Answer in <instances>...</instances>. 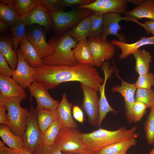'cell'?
I'll return each instance as SVG.
<instances>
[{"instance_id":"obj_1","label":"cell","mask_w":154,"mask_h":154,"mask_svg":"<svg viewBox=\"0 0 154 154\" xmlns=\"http://www.w3.org/2000/svg\"><path fill=\"white\" fill-rule=\"evenodd\" d=\"M34 69L35 81L48 89H54L64 82L77 81L97 92L104 80L94 66L89 64L79 63L72 66L43 64Z\"/></svg>"},{"instance_id":"obj_2","label":"cell","mask_w":154,"mask_h":154,"mask_svg":"<svg viewBox=\"0 0 154 154\" xmlns=\"http://www.w3.org/2000/svg\"><path fill=\"white\" fill-rule=\"evenodd\" d=\"M137 128L135 126L127 129L124 126L117 130L110 131L99 128L90 133H82V141L87 147L86 152L94 154L110 145L127 139L136 138L139 135L135 132Z\"/></svg>"},{"instance_id":"obj_3","label":"cell","mask_w":154,"mask_h":154,"mask_svg":"<svg viewBox=\"0 0 154 154\" xmlns=\"http://www.w3.org/2000/svg\"><path fill=\"white\" fill-rule=\"evenodd\" d=\"M48 42L53 48L54 52L50 56L42 59L43 64L72 66L79 63L73 50L77 42L70 37L69 31L59 37H53Z\"/></svg>"},{"instance_id":"obj_4","label":"cell","mask_w":154,"mask_h":154,"mask_svg":"<svg viewBox=\"0 0 154 154\" xmlns=\"http://www.w3.org/2000/svg\"><path fill=\"white\" fill-rule=\"evenodd\" d=\"M23 100L18 97L8 98L0 95V105H4L7 111L9 122L8 126L15 135L23 137L28 120L29 110L23 108L20 103Z\"/></svg>"},{"instance_id":"obj_5","label":"cell","mask_w":154,"mask_h":154,"mask_svg":"<svg viewBox=\"0 0 154 154\" xmlns=\"http://www.w3.org/2000/svg\"><path fill=\"white\" fill-rule=\"evenodd\" d=\"M92 10L73 7L69 11H50L52 17L53 37H59L73 28L92 13Z\"/></svg>"},{"instance_id":"obj_6","label":"cell","mask_w":154,"mask_h":154,"mask_svg":"<svg viewBox=\"0 0 154 154\" xmlns=\"http://www.w3.org/2000/svg\"><path fill=\"white\" fill-rule=\"evenodd\" d=\"M81 132L76 128L64 127L60 131L54 143L61 151L76 153L86 152L87 147L82 141Z\"/></svg>"},{"instance_id":"obj_7","label":"cell","mask_w":154,"mask_h":154,"mask_svg":"<svg viewBox=\"0 0 154 154\" xmlns=\"http://www.w3.org/2000/svg\"><path fill=\"white\" fill-rule=\"evenodd\" d=\"M143 0H96L92 3L83 5H77L79 8L93 11L97 15H103L108 12L123 14L127 11L129 3L139 5Z\"/></svg>"},{"instance_id":"obj_8","label":"cell","mask_w":154,"mask_h":154,"mask_svg":"<svg viewBox=\"0 0 154 154\" xmlns=\"http://www.w3.org/2000/svg\"><path fill=\"white\" fill-rule=\"evenodd\" d=\"M121 20L132 21L140 25L145 29L146 28L144 23L139 22L135 17L130 15L123 17L117 13L108 12L104 14L103 29L100 37L101 40L103 41H107L108 37L110 35H113L118 37V40L125 42V35L118 33L121 29L119 23Z\"/></svg>"},{"instance_id":"obj_9","label":"cell","mask_w":154,"mask_h":154,"mask_svg":"<svg viewBox=\"0 0 154 154\" xmlns=\"http://www.w3.org/2000/svg\"><path fill=\"white\" fill-rule=\"evenodd\" d=\"M30 104L28 120L23 139L26 147L32 153L42 140L43 134L40 131L37 119V112L33 99L29 96Z\"/></svg>"},{"instance_id":"obj_10","label":"cell","mask_w":154,"mask_h":154,"mask_svg":"<svg viewBox=\"0 0 154 154\" xmlns=\"http://www.w3.org/2000/svg\"><path fill=\"white\" fill-rule=\"evenodd\" d=\"M26 27L37 24L44 27L46 31H52L53 23L50 11L39 2L29 12L21 17Z\"/></svg>"},{"instance_id":"obj_11","label":"cell","mask_w":154,"mask_h":154,"mask_svg":"<svg viewBox=\"0 0 154 154\" xmlns=\"http://www.w3.org/2000/svg\"><path fill=\"white\" fill-rule=\"evenodd\" d=\"M87 40L93 59L94 66H102L105 61L112 58L115 46L110 42L103 41L100 37L88 38Z\"/></svg>"},{"instance_id":"obj_12","label":"cell","mask_w":154,"mask_h":154,"mask_svg":"<svg viewBox=\"0 0 154 154\" xmlns=\"http://www.w3.org/2000/svg\"><path fill=\"white\" fill-rule=\"evenodd\" d=\"M46 31L42 27L32 25L27 29V37L42 59L54 52L52 47L46 40Z\"/></svg>"},{"instance_id":"obj_13","label":"cell","mask_w":154,"mask_h":154,"mask_svg":"<svg viewBox=\"0 0 154 154\" xmlns=\"http://www.w3.org/2000/svg\"><path fill=\"white\" fill-rule=\"evenodd\" d=\"M83 94L82 108L88 117L89 124L93 126L97 125L99 110V97L97 92L87 85L81 83Z\"/></svg>"},{"instance_id":"obj_14","label":"cell","mask_w":154,"mask_h":154,"mask_svg":"<svg viewBox=\"0 0 154 154\" xmlns=\"http://www.w3.org/2000/svg\"><path fill=\"white\" fill-rule=\"evenodd\" d=\"M28 88L30 97H34L36 100L37 106L36 108L47 110L57 109L60 102L50 96L48 89L44 85L34 81Z\"/></svg>"},{"instance_id":"obj_15","label":"cell","mask_w":154,"mask_h":154,"mask_svg":"<svg viewBox=\"0 0 154 154\" xmlns=\"http://www.w3.org/2000/svg\"><path fill=\"white\" fill-rule=\"evenodd\" d=\"M16 51L18 63L12 77L20 86L25 89L35 81V69L26 62L19 48Z\"/></svg>"},{"instance_id":"obj_16","label":"cell","mask_w":154,"mask_h":154,"mask_svg":"<svg viewBox=\"0 0 154 154\" xmlns=\"http://www.w3.org/2000/svg\"><path fill=\"white\" fill-rule=\"evenodd\" d=\"M102 70L104 73V80L103 84L100 85L99 87L100 98L99 101V117L97 125V127L99 128H100L101 123L108 113L112 112L114 113H116L118 112L109 105L105 94L106 82L108 79L112 76V74L114 71V69L106 66L102 67Z\"/></svg>"},{"instance_id":"obj_17","label":"cell","mask_w":154,"mask_h":154,"mask_svg":"<svg viewBox=\"0 0 154 154\" xmlns=\"http://www.w3.org/2000/svg\"><path fill=\"white\" fill-rule=\"evenodd\" d=\"M0 95L6 98L18 97L23 100L27 98L26 92L13 78L1 74Z\"/></svg>"},{"instance_id":"obj_18","label":"cell","mask_w":154,"mask_h":154,"mask_svg":"<svg viewBox=\"0 0 154 154\" xmlns=\"http://www.w3.org/2000/svg\"><path fill=\"white\" fill-rule=\"evenodd\" d=\"M109 41L115 46L121 49V52L119 55V58L120 59L123 60L143 46L154 45V36L150 37L143 36L138 41L131 44L114 39Z\"/></svg>"},{"instance_id":"obj_19","label":"cell","mask_w":154,"mask_h":154,"mask_svg":"<svg viewBox=\"0 0 154 154\" xmlns=\"http://www.w3.org/2000/svg\"><path fill=\"white\" fill-rule=\"evenodd\" d=\"M116 74L120 79L121 85L113 87L111 91L113 92H119L123 97L125 101V108L126 110L125 115L126 116L130 112L135 102V94L137 89L134 83H128L122 79L118 75Z\"/></svg>"},{"instance_id":"obj_20","label":"cell","mask_w":154,"mask_h":154,"mask_svg":"<svg viewBox=\"0 0 154 154\" xmlns=\"http://www.w3.org/2000/svg\"><path fill=\"white\" fill-rule=\"evenodd\" d=\"M0 52L11 69L14 70L17 66L18 58L17 52L14 50L12 44L11 33L0 35Z\"/></svg>"},{"instance_id":"obj_21","label":"cell","mask_w":154,"mask_h":154,"mask_svg":"<svg viewBox=\"0 0 154 154\" xmlns=\"http://www.w3.org/2000/svg\"><path fill=\"white\" fill-rule=\"evenodd\" d=\"M19 49L28 64L32 67L38 68L43 64L42 59L27 37L24 38L19 43Z\"/></svg>"},{"instance_id":"obj_22","label":"cell","mask_w":154,"mask_h":154,"mask_svg":"<svg viewBox=\"0 0 154 154\" xmlns=\"http://www.w3.org/2000/svg\"><path fill=\"white\" fill-rule=\"evenodd\" d=\"M72 105V104L68 101L66 93H64L57 110L58 119L64 127L76 128L78 127L72 116L71 109Z\"/></svg>"},{"instance_id":"obj_23","label":"cell","mask_w":154,"mask_h":154,"mask_svg":"<svg viewBox=\"0 0 154 154\" xmlns=\"http://www.w3.org/2000/svg\"><path fill=\"white\" fill-rule=\"evenodd\" d=\"M0 136L3 142L11 149L19 150L26 147L23 138L14 134L5 124H0Z\"/></svg>"},{"instance_id":"obj_24","label":"cell","mask_w":154,"mask_h":154,"mask_svg":"<svg viewBox=\"0 0 154 154\" xmlns=\"http://www.w3.org/2000/svg\"><path fill=\"white\" fill-rule=\"evenodd\" d=\"M135 17L138 19L146 18L154 21V0H145L131 11L123 14Z\"/></svg>"},{"instance_id":"obj_25","label":"cell","mask_w":154,"mask_h":154,"mask_svg":"<svg viewBox=\"0 0 154 154\" xmlns=\"http://www.w3.org/2000/svg\"><path fill=\"white\" fill-rule=\"evenodd\" d=\"M135 60V69L139 75L149 72L150 63L152 61L151 53L145 49H138L132 54Z\"/></svg>"},{"instance_id":"obj_26","label":"cell","mask_w":154,"mask_h":154,"mask_svg":"<svg viewBox=\"0 0 154 154\" xmlns=\"http://www.w3.org/2000/svg\"><path fill=\"white\" fill-rule=\"evenodd\" d=\"M40 130L44 134L53 122L58 118L57 109L47 110L35 108Z\"/></svg>"},{"instance_id":"obj_27","label":"cell","mask_w":154,"mask_h":154,"mask_svg":"<svg viewBox=\"0 0 154 154\" xmlns=\"http://www.w3.org/2000/svg\"><path fill=\"white\" fill-rule=\"evenodd\" d=\"M135 139H127L110 145L102 148L97 153L98 154H126L130 147L136 145Z\"/></svg>"},{"instance_id":"obj_28","label":"cell","mask_w":154,"mask_h":154,"mask_svg":"<svg viewBox=\"0 0 154 154\" xmlns=\"http://www.w3.org/2000/svg\"><path fill=\"white\" fill-rule=\"evenodd\" d=\"M73 50L79 63L93 65V59L86 38H82L77 42Z\"/></svg>"},{"instance_id":"obj_29","label":"cell","mask_w":154,"mask_h":154,"mask_svg":"<svg viewBox=\"0 0 154 154\" xmlns=\"http://www.w3.org/2000/svg\"><path fill=\"white\" fill-rule=\"evenodd\" d=\"M92 21L90 16L81 21L69 31L70 36L78 42L84 38L89 36L91 30Z\"/></svg>"},{"instance_id":"obj_30","label":"cell","mask_w":154,"mask_h":154,"mask_svg":"<svg viewBox=\"0 0 154 154\" xmlns=\"http://www.w3.org/2000/svg\"><path fill=\"white\" fill-rule=\"evenodd\" d=\"M13 5L0 3V19L9 25L11 27L14 25L21 19Z\"/></svg>"},{"instance_id":"obj_31","label":"cell","mask_w":154,"mask_h":154,"mask_svg":"<svg viewBox=\"0 0 154 154\" xmlns=\"http://www.w3.org/2000/svg\"><path fill=\"white\" fill-rule=\"evenodd\" d=\"M26 27L20 19L13 26L11 27V35L12 44L14 50L18 48L19 44L25 37H27Z\"/></svg>"},{"instance_id":"obj_32","label":"cell","mask_w":154,"mask_h":154,"mask_svg":"<svg viewBox=\"0 0 154 154\" xmlns=\"http://www.w3.org/2000/svg\"><path fill=\"white\" fill-rule=\"evenodd\" d=\"M64 127L58 118L52 123L43 134V141L47 145L54 144L61 129Z\"/></svg>"},{"instance_id":"obj_33","label":"cell","mask_w":154,"mask_h":154,"mask_svg":"<svg viewBox=\"0 0 154 154\" xmlns=\"http://www.w3.org/2000/svg\"><path fill=\"white\" fill-rule=\"evenodd\" d=\"M147 108L144 103L140 101H135L130 112L126 116V119L130 123L140 121L146 113Z\"/></svg>"},{"instance_id":"obj_34","label":"cell","mask_w":154,"mask_h":154,"mask_svg":"<svg viewBox=\"0 0 154 154\" xmlns=\"http://www.w3.org/2000/svg\"><path fill=\"white\" fill-rule=\"evenodd\" d=\"M135 100V101H140L144 103L150 108L154 107V89H137Z\"/></svg>"},{"instance_id":"obj_35","label":"cell","mask_w":154,"mask_h":154,"mask_svg":"<svg viewBox=\"0 0 154 154\" xmlns=\"http://www.w3.org/2000/svg\"><path fill=\"white\" fill-rule=\"evenodd\" d=\"M90 17L92 28L88 38L100 37L103 29L104 14L97 15L93 12Z\"/></svg>"},{"instance_id":"obj_36","label":"cell","mask_w":154,"mask_h":154,"mask_svg":"<svg viewBox=\"0 0 154 154\" xmlns=\"http://www.w3.org/2000/svg\"><path fill=\"white\" fill-rule=\"evenodd\" d=\"M150 109V112L145 122L144 129L147 142L152 145L154 143V107Z\"/></svg>"},{"instance_id":"obj_37","label":"cell","mask_w":154,"mask_h":154,"mask_svg":"<svg viewBox=\"0 0 154 154\" xmlns=\"http://www.w3.org/2000/svg\"><path fill=\"white\" fill-rule=\"evenodd\" d=\"M39 0H14V6L17 14L22 17L31 11Z\"/></svg>"},{"instance_id":"obj_38","label":"cell","mask_w":154,"mask_h":154,"mask_svg":"<svg viewBox=\"0 0 154 154\" xmlns=\"http://www.w3.org/2000/svg\"><path fill=\"white\" fill-rule=\"evenodd\" d=\"M33 154H62L60 147L54 143L51 145H45L42 140L35 149Z\"/></svg>"},{"instance_id":"obj_39","label":"cell","mask_w":154,"mask_h":154,"mask_svg":"<svg viewBox=\"0 0 154 154\" xmlns=\"http://www.w3.org/2000/svg\"><path fill=\"white\" fill-rule=\"evenodd\" d=\"M134 84L137 89H151V87L154 86V74L152 72H149L144 75H139Z\"/></svg>"},{"instance_id":"obj_40","label":"cell","mask_w":154,"mask_h":154,"mask_svg":"<svg viewBox=\"0 0 154 154\" xmlns=\"http://www.w3.org/2000/svg\"><path fill=\"white\" fill-rule=\"evenodd\" d=\"M50 11H65L66 8L61 0H39Z\"/></svg>"},{"instance_id":"obj_41","label":"cell","mask_w":154,"mask_h":154,"mask_svg":"<svg viewBox=\"0 0 154 154\" xmlns=\"http://www.w3.org/2000/svg\"><path fill=\"white\" fill-rule=\"evenodd\" d=\"M8 64L4 56L0 52V74L8 77L12 76L14 70L9 67Z\"/></svg>"},{"instance_id":"obj_42","label":"cell","mask_w":154,"mask_h":154,"mask_svg":"<svg viewBox=\"0 0 154 154\" xmlns=\"http://www.w3.org/2000/svg\"><path fill=\"white\" fill-rule=\"evenodd\" d=\"M65 7H71L75 5H83L91 4L95 0H61Z\"/></svg>"},{"instance_id":"obj_43","label":"cell","mask_w":154,"mask_h":154,"mask_svg":"<svg viewBox=\"0 0 154 154\" xmlns=\"http://www.w3.org/2000/svg\"><path fill=\"white\" fill-rule=\"evenodd\" d=\"M73 114L74 117L76 120L81 123L83 122V114L80 108L78 106L75 105L73 106Z\"/></svg>"},{"instance_id":"obj_44","label":"cell","mask_w":154,"mask_h":154,"mask_svg":"<svg viewBox=\"0 0 154 154\" xmlns=\"http://www.w3.org/2000/svg\"><path fill=\"white\" fill-rule=\"evenodd\" d=\"M6 108L4 105H0V123L8 126L9 122L6 113Z\"/></svg>"},{"instance_id":"obj_45","label":"cell","mask_w":154,"mask_h":154,"mask_svg":"<svg viewBox=\"0 0 154 154\" xmlns=\"http://www.w3.org/2000/svg\"><path fill=\"white\" fill-rule=\"evenodd\" d=\"M11 27L7 23L0 20V33L2 34H7L11 32Z\"/></svg>"},{"instance_id":"obj_46","label":"cell","mask_w":154,"mask_h":154,"mask_svg":"<svg viewBox=\"0 0 154 154\" xmlns=\"http://www.w3.org/2000/svg\"><path fill=\"white\" fill-rule=\"evenodd\" d=\"M144 23L147 28V34L149 35L151 33L153 36H154V21H146Z\"/></svg>"},{"instance_id":"obj_47","label":"cell","mask_w":154,"mask_h":154,"mask_svg":"<svg viewBox=\"0 0 154 154\" xmlns=\"http://www.w3.org/2000/svg\"><path fill=\"white\" fill-rule=\"evenodd\" d=\"M0 154H16L13 149L6 147L5 145L0 146Z\"/></svg>"},{"instance_id":"obj_48","label":"cell","mask_w":154,"mask_h":154,"mask_svg":"<svg viewBox=\"0 0 154 154\" xmlns=\"http://www.w3.org/2000/svg\"><path fill=\"white\" fill-rule=\"evenodd\" d=\"M13 150L16 154H33V153L27 147L19 150H15L14 149H13Z\"/></svg>"},{"instance_id":"obj_49","label":"cell","mask_w":154,"mask_h":154,"mask_svg":"<svg viewBox=\"0 0 154 154\" xmlns=\"http://www.w3.org/2000/svg\"><path fill=\"white\" fill-rule=\"evenodd\" d=\"M0 3L8 5H13L14 0H0Z\"/></svg>"},{"instance_id":"obj_50","label":"cell","mask_w":154,"mask_h":154,"mask_svg":"<svg viewBox=\"0 0 154 154\" xmlns=\"http://www.w3.org/2000/svg\"><path fill=\"white\" fill-rule=\"evenodd\" d=\"M62 154H89L86 152L81 153H76L62 151Z\"/></svg>"},{"instance_id":"obj_51","label":"cell","mask_w":154,"mask_h":154,"mask_svg":"<svg viewBox=\"0 0 154 154\" xmlns=\"http://www.w3.org/2000/svg\"><path fill=\"white\" fill-rule=\"evenodd\" d=\"M147 154H154V147L153 149Z\"/></svg>"},{"instance_id":"obj_52","label":"cell","mask_w":154,"mask_h":154,"mask_svg":"<svg viewBox=\"0 0 154 154\" xmlns=\"http://www.w3.org/2000/svg\"><path fill=\"white\" fill-rule=\"evenodd\" d=\"M94 154H98V153H94Z\"/></svg>"},{"instance_id":"obj_53","label":"cell","mask_w":154,"mask_h":154,"mask_svg":"<svg viewBox=\"0 0 154 154\" xmlns=\"http://www.w3.org/2000/svg\"></svg>"}]
</instances>
